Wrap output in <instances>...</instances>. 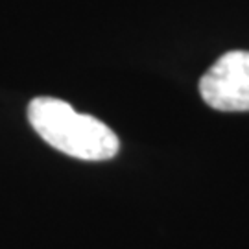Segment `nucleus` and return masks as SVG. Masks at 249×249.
<instances>
[{
	"instance_id": "f257e3e1",
	"label": "nucleus",
	"mask_w": 249,
	"mask_h": 249,
	"mask_svg": "<svg viewBox=\"0 0 249 249\" xmlns=\"http://www.w3.org/2000/svg\"><path fill=\"white\" fill-rule=\"evenodd\" d=\"M28 120L52 148L81 160L113 159L120 142L111 127L90 115L74 111L63 100L39 96L28 106Z\"/></svg>"
},
{
	"instance_id": "f03ea898",
	"label": "nucleus",
	"mask_w": 249,
	"mask_h": 249,
	"mask_svg": "<svg viewBox=\"0 0 249 249\" xmlns=\"http://www.w3.org/2000/svg\"><path fill=\"white\" fill-rule=\"evenodd\" d=\"M199 92L207 106L223 113L249 111V52L223 53L203 74Z\"/></svg>"
}]
</instances>
